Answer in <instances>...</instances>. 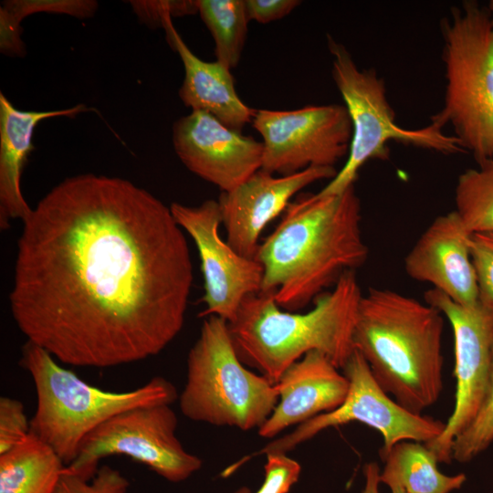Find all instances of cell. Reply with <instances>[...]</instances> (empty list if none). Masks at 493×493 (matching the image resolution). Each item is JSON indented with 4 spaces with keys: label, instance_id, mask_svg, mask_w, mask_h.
I'll list each match as a JSON object with an SVG mask.
<instances>
[{
    "label": "cell",
    "instance_id": "603a6c76",
    "mask_svg": "<svg viewBox=\"0 0 493 493\" xmlns=\"http://www.w3.org/2000/svg\"><path fill=\"white\" fill-rule=\"evenodd\" d=\"M99 3L94 0H5L0 5V50L9 57H24L21 22L37 13L67 15L79 19L92 17Z\"/></svg>",
    "mask_w": 493,
    "mask_h": 493
},
{
    "label": "cell",
    "instance_id": "277c9868",
    "mask_svg": "<svg viewBox=\"0 0 493 493\" xmlns=\"http://www.w3.org/2000/svg\"><path fill=\"white\" fill-rule=\"evenodd\" d=\"M443 314L387 288L362 295L352 341L380 386L405 409L422 414L443 389Z\"/></svg>",
    "mask_w": 493,
    "mask_h": 493
},
{
    "label": "cell",
    "instance_id": "ffe728a7",
    "mask_svg": "<svg viewBox=\"0 0 493 493\" xmlns=\"http://www.w3.org/2000/svg\"><path fill=\"white\" fill-rule=\"evenodd\" d=\"M384 467L381 483L399 487L406 493H451L467 480L464 473L448 476L437 467L435 455L425 443L404 440L381 457Z\"/></svg>",
    "mask_w": 493,
    "mask_h": 493
},
{
    "label": "cell",
    "instance_id": "ba28073f",
    "mask_svg": "<svg viewBox=\"0 0 493 493\" xmlns=\"http://www.w3.org/2000/svg\"><path fill=\"white\" fill-rule=\"evenodd\" d=\"M327 42L332 79L348 110L352 137L344 165L318 192L320 195L339 194L354 185L360 169L368 161L388 159L391 141L444 154L467 152L454 135H446L433 121L419 129L399 126L383 79L373 68H359L341 43L330 36Z\"/></svg>",
    "mask_w": 493,
    "mask_h": 493
},
{
    "label": "cell",
    "instance_id": "e0dca14e",
    "mask_svg": "<svg viewBox=\"0 0 493 493\" xmlns=\"http://www.w3.org/2000/svg\"><path fill=\"white\" fill-rule=\"evenodd\" d=\"M276 386L278 404L257 429L266 438L338 408L347 396L349 381L325 354L311 351L291 364Z\"/></svg>",
    "mask_w": 493,
    "mask_h": 493
},
{
    "label": "cell",
    "instance_id": "4316f807",
    "mask_svg": "<svg viewBox=\"0 0 493 493\" xmlns=\"http://www.w3.org/2000/svg\"><path fill=\"white\" fill-rule=\"evenodd\" d=\"M479 302L493 311V232L474 233L470 238Z\"/></svg>",
    "mask_w": 493,
    "mask_h": 493
},
{
    "label": "cell",
    "instance_id": "30bf717a",
    "mask_svg": "<svg viewBox=\"0 0 493 493\" xmlns=\"http://www.w3.org/2000/svg\"><path fill=\"white\" fill-rule=\"evenodd\" d=\"M342 370L349 381V391L338 408L299 425L289 434L267 444L257 454L287 453L327 428L351 422L364 424L381 434L383 441L379 453L381 457L401 441L426 444L443 432L446 423L414 414L392 399L357 350Z\"/></svg>",
    "mask_w": 493,
    "mask_h": 493
},
{
    "label": "cell",
    "instance_id": "8992f818",
    "mask_svg": "<svg viewBox=\"0 0 493 493\" xmlns=\"http://www.w3.org/2000/svg\"><path fill=\"white\" fill-rule=\"evenodd\" d=\"M446 91L432 121L451 125L477 164L493 161V27L476 1L452 8L442 23Z\"/></svg>",
    "mask_w": 493,
    "mask_h": 493
},
{
    "label": "cell",
    "instance_id": "d6986e66",
    "mask_svg": "<svg viewBox=\"0 0 493 493\" xmlns=\"http://www.w3.org/2000/svg\"><path fill=\"white\" fill-rule=\"evenodd\" d=\"M170 47L179 55L184 78L179 97L192 110L205 111L226 127L240 131L255 116L256 110L245 104L236 93L231 69L215 60L199 58L185 44L173 24L163 25Z\"/></svg>",
    "mask_w": 493,
    "mask_h": 493
},
{
    "label": "cell",
    "instance_id": "1f68e13d",
    "mask_svg": "<svg viewBox=\"0 0 493 493\" xmlns=\"http://www.w3.org/2000/svg\"><path fill=\"white\" fill-rule=\"evenodd\" d=\"M380 469L375 462H369L363 467L364 486L362 493H380Z\"/></svg>",
    "mask_w": 493,
    "mask_h": 493
},
{
    "label": "cell",
    "instance_id": "5bb4252c",
    "mask_svg": "<svg viewBox=\"0 0 493 493\" xmlns=\"http://www.w3.org/2000/svg\"><path fill=\"white\" fill-rule=\"evenodd\" d=\"M174 152L201 179L228 192L261 169L263 143L234 131L213 115L192 110L173 125Z\"/></svg>",
    "mask_w": 493,
    "mask_h": 493
},
{
    "label": "cell",
    "instance_id": "9a60e30c",
    "mask_svg": "<svg viewBox=\"0 0 493 493\" xmlns=\"http://www.w3.org/2000/svg\"><path fill=\"white\" fill-rule=\"evenodd\" d=\"M337 173L335 167H309L275 176L260 169L235 189L222 192L217 201L226 241L241 256L255 258L266 226L282 215L306 186L320 180L330 181Z\"/></svg>",
    "mask_w": 493,
    "mask_h": 493
},
{
    "label": "cell",
    "instance_id": "8fae6325",
    "mask_svg": "<svg viewBox=\"0 0 493 493\" xmlns=\"http://www.w3.org/2000/svg\"><path fill=\"white\" fill-rule=\"evenodd\" d=\"M251 123L262 137L261 169L272 174L334 167L348 156L352 137L351 121L341 104L258 110Z\"/></svg>",
    "mask_w": 493,
    "mask_h": 493
},
{
    "label": "cell",
    "instance_id": "6da1fadb",
    "mask_svg": "<svg viewBox=\"0 0 493 493\" xmlns=\"http://www.w3.org/2000/svg\"><path fill=\"white\" fill-rule=\"evenodd\" d=\"M192 283L170 207L129 180L89 173L54 186L23 222L9 304L26 341L59 362L113 367L173 341Z\"/></svg>",
    "mask_w": 493,
    "mask_h": 493
},
{
    "label": "cell",
    "instance_id": "5b68a950",
    "mask_svg": "<svg viewBox=\"0 0 493 493\" xmlns=\"http://www.w3.org/2000/svg\"><path fill=\"white\" fill-rule=\"evenodd\" d=\"M19 365L31 375L37 393L30 433L50 446L66 467L84 439L111 417L178 399L175 386L160 376L127 392L102 390L58 365L48 351L29 341L22 347Z\"/></svg>",
    "mask_w": 493,
    "mask_h": 493
},
{
    "label": "cell",
    "instance_id": "7c38bea8",
    "mask_svg": "<svg viewBox=\"0 0 493 493\" xmlns=\"http://www.w3.org/2000/svg\"><path fill=\"white\" fill-rule=\"evenodd\" d=\"M425 300L448 320L454 334L456 387L453 412L441 435L426 443L439 463H451L454 439L473 421L485 399L493 356V311L479 301L465 306L431 288Z\"/></svg>",
    "mask_w": 493,
    "mask_h": 493
},
{
    "label": "cell",
    "instance_id": "e575fe53",
    "mask_svg": "<svg viewBox=\"0 0 493 493\" xmlns=\"http://www.w3.org/2000/svg\"><path fill=\"white\" fill-rule=\"evenodd\" d=\"M235 493H250V490L247 488H242L236 490Z\"/></svg>",
    "mask_w": 493,
    "mask_h": 493
},
{
    "label": "cell",
    "instance_id": "4fadbf2b",
    "mask_svg": "<svg viewBox=\"0 0 493 493\" xmlns=\"http://www.w3.org/2000/svg\"><path fill=\"white\" fill-rule=\"evenodd\" d=\"M170 209L198 250L205 287L201 300L205 305L200 316L232 321L242 301L261 291L262 265L255 258L241 256L222 239L218 201L209 199L196 206L173 202Z\"/></svg>",
    "mask_w": 493,
    "mask_h": 493
},
{
    "label": "cell",
    "instance_id": "4dcf8cb0",
    "mask_svg": "<svg viewBox=\"0 0 493 493\" xmlns=\"http://www.w3.org/2000/svg\"><path fill=\"white\" fill-rule=\"evenodd\" d=\"M298 0H245L249 21L267 24L282 19L299 5Z\"/></svg>",
    "mask_w": 493,
    "mask_h": 493
},
{
    "label": "cell",
    "instance_id": "cb8c5ba5",
    "mask_svg": "<svg viewBox=\"0 0 493 493\" xmlns=\"http://www.w3.org/2000/svg\"><path fill=\"white\" fill-rule=\"evenodd\" d=\"M455 204L469 233L493 232V161L478 163L458 176Z\"/></svg>",
    "mask_w": 493,
    "mask_h": 493
},
{
    "label": "cell",
    "instance_id": "d6a6232c",
    "mask_svg": "<svg viewBox=\"0 0 493 493\" xmlns=\"http://www.w3.org/2000/svg\"><path fill=\"white\" fill-rule=\"evenodd\" d=\"M488 10L489 15H490L491 25H492V27H493V0H491L489 2Z\"/></svg>",
    "mask_w": 493,
    "mask_h": 493
},
{
    "label": "cell",
    "instance_id": "f1b7e54d",
    "mask_svg": "<svg viewBox=\"0 0 493 493\" xmlns=\"http://www.w3.org/2000/svg\"><path fill=\"white\" fill-rule=\"evenodd\" d=\"M140 21L152 28H163L169 17H179L198 13L196 0H135L128 2Z\"/></svg>",
    "mask_w": 493,
    "mask_h": 493
},
{
    "label": "cell",
    "instance_id": "83f0119b",
    "mask_svg": "<svg viewBox=\"0 0 493 493\" xmlns=\"http://www.w3.org/2000/svg\"><path fill=\"white\" fill-rule=\"evenodd\" d=\"M30 434V421L23 404L7 396L0 398V455L22 443Z\"/></svg>",
    "mask_w": 493,
    "mask_h": 493
},
{
    "label": "cell",
    "instance_id": "ac0fdd59",
    "mask_svg": "<svg viewBox=\"0 0 493 493\" xmlns=\"http://www.w3.org/2000/svg\"><path fill=\"white\" fill-rule=\"evenodd\" d=\"M93 109L85 104L45 111L16 109L0 92V228L6 230L10 221L24 222L32 213L21 191V175L29 153L34 150L37 125L55 117L74 118Z\"/></svg>",
    "mask_w": 493,
    "mask_h": 493
},
{
    "label": "cell",
    "instance_id": "9c48e42d",
    "mask_svg": "<svg viewBox=\"0 0 493 493\" xmlns=\"http://www.w3.org/2000/svg\"><path fill=\"white\" fill-rule=\"evenodd\" d=\"M176 427L177 417L171 404L124 411L90 433L66 469L90 480L100 459L123 455L170 482H182L201 468L202 460L184 448Z\"/></svg>",
    "mask_w": 493,
    "mask_h": 493
},
{
    "label": "cell",
    "instance_id": "7402d4cb",
    "mask_svg": "<svg viewBox=\"0 0 493 493\" xmlns=\"http://www.w3.org/2000/svg\"><path fill=\"white\" fill-rule=\"evenodd\" d=\"M198 14L215 42V60L235 68L247 36L245 0H196Z\"/></svg>",
    "mask_w": 493,
    "mask_h": 493
},
{
    "label": "cell",
    "instance_id": "52a82bcc",
    "mask_svg": "<svg viewBox=\"0 0 493 493\" xmlns=\"http://www.w3.org/2000/svg\"><path fill=\"white\" fill-rule=\"evenodd\" d=\"M278 397L276 384L241 362L227 321L208 316L187 356L186 383L178 396L183 414L248 431L266 422Z\"/></svg>",
    "mask_w": 493,
    "mask_h": 493
},
{
    "label": "cell",
    "instance_id": "7a4b0ae2",
    "mask_svg": "<svg viewBox=\"0 0 493 493\" xmlns=\"http://www.w3.org/2000/svg\"><path fill=\"white\" fill-rule=\"evenodd\" d=\"M361 202L354 185L339 194L299 193L255 256L263 267L261 291L296 311L355 270L368 257L361 230Z\"/></svg>",
    "mask_w": 493,
    "mask_h": 493
},
{
    "label": "cell",
    "instance_id": "f546056e",
    "mask_svg": "<svg viewBox=\"0 0 493 493\" xmlns=\"http://www.w3.org/2000/svg\"><path fill=\"white\" fill-rule=\"evenodd\" d=\"M265 464V479L256 493H288L299 477L301 467L286 453H268Z\"/></svg>",
    "mask_w": 493,
    "mask_h": 493
},
{
    "label": "cell",
    "instance_id": "836d02e7",
    "mask_svg": "<svg viewBox=\"0 0 493 493\" xmlns=\"http://www.w3.org/2000/svg\"><path fill=\"white\" fill-rule=\"evenodd\" d=\"M391 493H406L404 490H403L399 487H392L390 488Z\"/></svg>",
    "mask_w": 493,
    "mask_h": 493
},
{
    "label": "cell",
    "instance_id": "484cf974",
    "mask_svg": "<svg viewBox=\"0 0 493 493\" xmlns=\"http://www.w3.org/2000/svg\"><path fill=\"white\" fill-rule=\"evenodd\" d=\"M129 486V480L108 465L99 467L90 480L68 471L65 467L54 493H126Z\"/></svg>",
    "mask_w": 493,
    "mask_h": 493
},
{
    "label": "cell",
    "instance_id": "d4e9b609",
    "mask_svg": "<svg viewBox=\"0 0 493 493\" xmlns=\"http://www.w3.org/2000/svg\"><path fill=\"white\" fill-rule=\"evenodd\" d=\"M493 443V356L488 391L483 404L469 425L453 441L452 460L467 463Z\"/></svg>",
    "mask_w": 493,
    "mask_h": 493
},
{
    "label": "cell",
    "instance_id": "44dd1931",
    "mask_svg": "<svg viewBox=\"0 0 493 493\" xmlns=\"http://www.w3.org/2000/svg\"><path fill=\"white\" fill-rule=\"evenodd\" d=\"M65 465L33 434L0 455V493H54Z\"/></svg>",
    "mask_w": 493,
    "mask_h": 493
},
{
    "label": "cell",
    "instance_id": "3957f363",
    "mask_svg": "<svg viewBox=\"0 0 493 493\" xmlns=\"http://www.w3.org/2000/svg\"><path fill=\"white\" fill-rule=\"evenodd\" d=\"M362 297L355 270L345 271L305 313L281 309L273 292L249 295L227 322L236 352L273 384L311 351L342 369L355 350L352 335Z\"/></svg>",
    "mask_w": 493,
    "mask_h": 493
},
{
    "label": "cell",
    "instance_id": "2e32d148",
    "mask_svg": "<svg viewBox=\"0 0 493 493\" xmlns=\"http://www.w3.org/2000/svg\"><path fill=\"white\" fill-rule=\"evenodd\" d=\"M471 235L455 210L438 215L406 255L407 275L432 284L458 304H477L479 293L471 257Z\"/></svg>",
    "mask_w": 493,
    "mask_h": 493
}]
</instances>
